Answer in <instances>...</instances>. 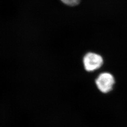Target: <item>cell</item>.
I'll list each match as a JSON object with an SVG mask.
<instances>
[{
	"instance_id": "6da1fadb",
	"label": "cell",
	"mask_w": 127,
	"mask_h": 127,
	"mask_svg": "<svg viewBox=\"0 0 127 127\" xmlns=\"http://www.w3.org/2000/svg\"><path fill=\"white\" fill-rule=\"evenodd\" d=\"M95 83L102 92L107 93L112 90L114 79L113 76L109 73H102L96 79Z\"/></svg>"
},
{
	"instance_id": "7a4b0ae2",
	"label": "cell",
	"mask_w": 127,
	"mask_h": 127,
	"mask_svg": "<svg viewBox=\"0 0 127 127\" xmlns=\"http://www.w3.org/2000/svg\"><path fill=\"white\" fill-rule=\"evenodd\" d=\"M103 60L100 55L94 53H88L84 57L83 64L87 71L91 72L99 68L103 64Z\"/></svg>"
},
{
	"instance_id": "3957f363",
	"label": "cell",
	"mask_w": 127,
	"mask_h": 127,
	"mask_svg": "<svg viewBox=\"0 0 127 127\" xmlns=\"http://www.w3.org/2000/svg\"><path fill=\"white\" fill-rule=\"evenodd\" d=\"M63 3L68 6H74L78 4L81 0H60Z\"/></svg>"
}]
</instances>
